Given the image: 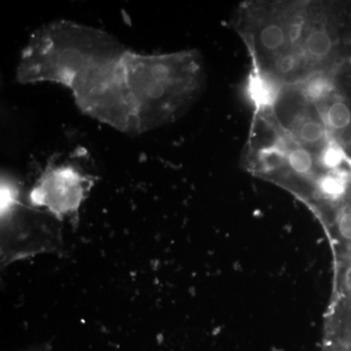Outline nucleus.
<instances>
[{"label": "nucleus", "mask_w": 351, "mask_h": 351, "mask_svg": "<svg viewBox=\"0 0 351 351\" xmlns=\"http://www.w3.org/2000/svg\"><path fill=\"white\" fill-rule=\"evenodd\" d=\"M326 351H351V315L332 326L326 341Z\"/></svg>", "instance_id": "5"}, {"label": "nucleus", "mask_w": 351, "mask_h": 351, "mask_svg": "<svg viewBox=\"0 0 351 351\" xmlns=\"http://www.w3.org/2000/svg\"><path fill=\"white\" fill-rule=\"evenodd\" d=\"M91 188V181L75 166H50L29 193L34 206L43 208L52 216L64 218L77 212Z\"/></svg>", "instance_id": "4"}, {"label": "nucleus", "mask_w": 351, "mask_h": 351, "mask_svg": "<svg viewBox=\"0 0 351 351\" xmlns=\"http://www.w3.org/2000/svg\"><path fill=\"white\" fill-rule=\"evenodd\" d=\"M233 29L250 54L251 82L280 87L351 60V1H246Z\"/></svg>", "instance_id": "1"}, {"label": "nucleus", "mask_w": 351, "mask_h": 351, "mask_svg": "<svg viewBox=\"0 0 351 351\" xmlns=\"http://www.w3.org/2000/svg\"><path fill=\"white\" fill-rule=\"evenodd\" d=\"M205 84L199 53L141 55L124 50L88 73L73 90L83 112L127 133L176 121L199 98Z\"/></svg>", "instance_id": "2"}, {"label": "nucleus", "mask_w": 351, "mask_h": 351, "mask_svg": "<svg viewBox=\"0 0 351 351\" xmlns=\"http://www.w3.org/2000/svg\"><path fill=\"white\" fill-rule=\"evenodd\" d=\"M123 50L106 32L60 21L39 29L29 39L21 58L18 80L57 83L73 90L92 69Z\"/></svg>", "instance_id": "3"}]
</instances>
